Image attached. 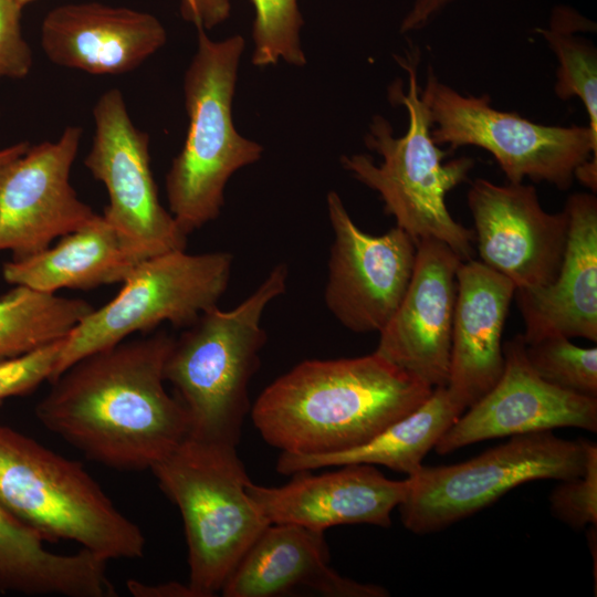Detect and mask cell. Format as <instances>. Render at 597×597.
Here are the masks:
<instances>
[{
    "label": "cell",
    "mask_w": 597,
    "mask_h": 597,
    "mask_svg": "<svg viewBox=\"0 0 597 597\" xmlns=\"http://www.w3.org/2000/svg\"><path fill=\"white\" fill-rule=\"evenodd\" d=\"M480 261L516 289L549 284L556 277L568 234L566 211L551 213L533 185L471 182L467 193Z\"/></svg>",
    "instance_id": "5bb4252c"
},
{
    "label": "cell",
    "mask_w": 597,
    "mask_h": 597,
    "mask_svg": "<svg viewBox=\"0 0 597 597\" xmlns=\"http://www.w3.org/2000/svg\"><path fill=\"white\" fill-rule=\"evenodd\" d=\"M138 263L98 214L84 228L61 237L55 245L27 259L6 262L2 276L13 286L44 293L61 289L87 291L123 283Z\"/></svg>",
    "instance_id": "603a6c76"
},
{
    "label": "cell",
    "mask_w": 597,
    "mask_h": 597,
    "mask_svg": "<svg viewBox=\"0 0 597 597\" xmlns=\"http://www.w3.org/2000/svg\"><path fill=\"white\" fill-rule=\"evenodd\" d=\"M516 286L480 260L457 271L449 376L446 388L465 410L489 392L504 369L502 334Z\"/></svg>",
    "instance_id": "ffe728a7"
},
{
    "label": "cell",
    "mask_w": 597,
    "mask_h": 597,
    "mask_svg": "<svg viewBox=\"0 0 597 597\" xmlns=\"http://www.w3.org/2000/svg\"><path fill=\"white\" fill-rule=\"evenodd\" d=\"M30 144L28 142H19L10 146L0 148V169L3 168L7 164L13 159L21 156L29 148Z\"/></svg>",
    "instance_id": "d590c367"
},
{
    "label": "cell",
    "mask_w": 597,
    "mask_h": 597,
    "mask_svg": "<svg viewBox=\"0 0 597 597\" xmlns=\"http://www.w3.org/2000/svg\"><path fill=\"white\" fill-rule=\"evenodd\" d=\"M172 341L158 331L84 356L50 381L38 420L92 461L150 470L189 434L184 406L165 388Z\"/></svg>",
    "instance_id": "6da1fadb"
},
{
    "label": "cell",
    "mask_w": 597,
    "mask_h": 597,
    "mask_svg": "<svg viewBox=\"0 0 597 597\" xmlns=\"http://www.w3.org/2000/svg\"><path fill=\"white\" fill-rule=\"evenodd\" d=\"M596 24L567 6H556L547 28H537L557 59L555 95L562 101L577 97L588 115V128L597 140V50L577 34L593 31Z\"/></svg>",
    "instance_id": "484cf974"
},
{
    "label": "cell",
    "mask_w": 597,
    "mask_h": 597,
    "mask_svg": "<svg viewBox=\"0 0 597 597\" xmlns=\"http://www.w3.org/2000/svg\"><path fill=\"white\" fill-rule=\"evenodd\" d=\"M460 256L433 239L417 243L406 293L385 328L375 353L432 388L449 376L457 271Z\"/></svg>",
    "instance_id": "2e32d148"
},
{
    "label": "cell",
    "mask_w": 597,
    "mask_h": 597,
    "mask_svg": "<svg viewBox=\"0 0 597 597\" xmlns=\"http://www.w3.org/2000/svg\"><path fill=\"white\" fill-rule=\"evenodd\" d=\"M463 411L451 399L446 386H439L433 388L418 408L392 422L365 444L321 455L281 452L276 471L292 475L301 471L365 463L386 467L409 476L422 468L425 457L434 449Z\"/></svg>",
    "instance_id": "cb8c5ba5"
},
{
    "label": "cell",
    "mask_w": 597,
    "mask_h": 597,
    "mask_svg": "<svg viewBox=\"0 0 597 597\" xmlns=\"http://www.w3.org/2000/svg\"><path fill=\"white\" fill-rule=\"evenodd\" d=\"M333 242L324 301L347 329L381 332L397 311L410 282L417 243L399 227L380 235L363 231L339 195L326 198Z\"/></svg>",
    "instance_id": "7c38bea8"
},
{
    "label": "cell",
    "mask_w": 597,
    "mask_h": 597,
    "mask_svg": "<svg viewBox=\"0 0 597 597\" xmlns=\"http://www.w3.org/2000/svg\"><path fill=\"white\" fill-rule=\"evenodd\" d=\"M285 263L231 310L214 306L174 337L164 376L184 406L189 437L238 446L249 413V384L266 342V306L286 290Z\"/></svg>",
    "instance_id": "277c9868"
},
{
    "label": "cell",
    "mask_w": 597,
    "mask_h": 597,
    "mask_svg": "<svg viewBox=\"0 0 597 597\" xmlns=\"http://www.w3.org/2000/svg\"><path fill=\"white\" fill-rule=\"evenodd\" d=\"M420 96L438 146L451 151L462 146L489 151L507 182L530 179L567 190L576 169L591 157L597 159V140L588 126L543 125L498 109L488 94H462L442 82L431 66Z\"/></svg>",
    "instance_id": "9c48e42d"
},
{
    "label": "cell",
    "mask_w": 597,
    "mask_h": 597,
    "mask_svg": "<svg viewBox=\"0 0 597 597\" xmlns=\"http://www.w3.org/2000/svg\"><path fill=\"white\" fill-rule=\"evenodd\" d=\"M64 338L18 357L0 360V401L23 396L53 379Z\"/></svg>",
    "instance_id": "f546056e"
},
{
    "label": "cell",
    "mask_w": 597,
    "mask_h": 597,
    "mask_svg": "<svg viewBox=\"0 0 597 597\" xmlns=\"http://www.w3.org/2000/svg\"><path fill=\"white\" fill-rule=\"evenodd\" d=\"M0 504L48 541H71L111 559L144 556L140 527L84 467L0 425Z\"/></svg>",
    "instance_id": "8992f818"
},
{
    "label": "cell",
    "mask_w": 597,
    "mask_h": 597,
    "mask_svg": "<svg viewBox=\"0 0 597 597\" xmlns=\"http://www.w3.org/2000/svg\"><path fill=\"white\" fill-rule=\"evenodd\" d=\"M94 306L22 285L0 296V360L66 337Z\"/></svg>",
    "instance_id": "d4e9b609"
},
{
    "label": "cell",
    "mask_w": 597,
    "mask_h": 597,
    "mask_svg": "<svg viewBox=\"0 0 597 597\" xmlns=\"http://www.w3.org/2000/svg\"><path fill=\"white\" fill-rule=\"evenodd\" d=\"M553 515L575 530L597 525V446L589 451L585 471L559 481L549 495Z\"/></svg>",
    "instance_id": "f1b7e54d"
},
{
    "label": "cell",
    "mask_w": 597,
    "mask_h": 597,
    "mask_svg": "<svg viewBox=\"0 0 597 597\" xmlns=\"http://www.w3.org/2000/svg\"><path fill=\"white\" fill-rule=\"evenodd\" d=\"M594 443L540 431L513 436L463 462L422 465L407 476L409 489L398 506L401 522L415 534L436 533L478 513L523 483L578 476L586 469Z\"/></svg>",
    "instance_id": "ba28073f"
},
{
    "label": "cell",
    "mask_w": 597,
    "mask_h": 597,
    "mask_svg": "<svg viewBox=\"0 0 597 597\" xmlns=\"http://www.w3.org/2000/svg\"><path fill=\"white\" fill-rule=\"evenodd\" d=\"M432 390L375 352L308 359L260 394L251 419L262 439L281 452L331 454L365 444Z\"/></svg>",
    "instance_id": "7a4b0ae2"
},
{
    "label": "cell",
    "mask_w": 597,
    "mask_h": 597,
    "mask_svg": "<svg viewBox=\"0 0 597 597\" xmlns=\"http://www.w3.org/2000/svg\"><path fill=\"white\" fill-rule=\"evenodd\" d=\"M126 587L135 597H195L188 584L179 582L147 584L128 579Z\"/></svg>",
    "instance_id": "836d02e7"
},
{
    "label": "cell",
    "mask_w": 597,
    "mask_h": 597,
    "mask_svg": "<svg viewBox=\"0 0 597 597\" xmlns=\"http://www.w3.org/2000/svg\"><path fill=\"white\" fill-rule=\"evenodd\" d=\"M46 541L0 504V593L24 596L115 597L107 561L80 548L49 551Z\"/></svg>",
    "instance_id": "7402d4cb"
},
{
    "label": "cell",
    "mask_w": 597,
    "mask_h": 597,
    "mask_svg": "<svg viewBox=\"0 0 597 597\" xmlns=\"http://www.w3.org/2000/svg\"><path fill=\"white\" fill-rule=\"evenodd\" d=\"M18 0H0V78H23L33 65V54L22 35Z\"/></svg>",
    "instance_id": "4dcf8cb0"
},
{
    "label": "cell",
    "mask_w": 597,
    "mask_h": 597,
    "mask_svg": "<svg viewBox=\"0 0 597 597\" xmlns=\"http://www.w3.org/2000/svg\"><path fill=\"white\" fill-rule=\"evenodd\" d=\"M231 11V0H181L182 18L205 30L214 28L226 21Z\"/></svg>",
    "instance_id": "1f68e13d"
},
{
    "label": "cell",
    "mask_w": 597,
    "mask_h": 597,
    "mask_svg": "<svg viewBox=\"0 0 597 597\" xmlns=\"http://www.w3.org/2000/svg\"><path fill=\"white\" fill-rule=\"evenodd\" d=\"M82 133L67 126L57 140L29 146L0 169V251L12 260L40 253L98 217L70 182Z\"/></svg>",
    "instance_id": "4fadbf2b"
},
{
    "label": "cell",
    "mask_w": 597,
    "mask_h": 597,
    "mask_svg": "<svg viewBox=\"0 0 597 597\" xmlns=\"http://www.w3.org/2000/svg\"><path fill=\"white\" fill-rule=\"evenodd\" d=\"M527 362L548 384L597 398V348L580 347L562 335L525 346Z\"/></svg>",
    "instance_id": "4316f807"
},
{
    "label": "cell",
    "mask_w": 597,
    "mask_h": 597,
    "mask_svg": "<svg viewBox=\"0 0 597 597\" xmlns=\"http://www.w3.org/2000/svg\"><path fill=\"white\" fill-rule=\"evenodd\" d=\"M575 179L595 193L597 189V159L591 157L580 165L575 171Z\"/></svg>",
    "instance_id": "e575fe53"
},
{
    "label": "cell",
    "mask_w": 597,
    "mask_h": 597,
    "mask_svg": "<svg viewBox=\"0 0 597 597\" xmlns=\"http://www.w3.org/2000/svg\"><path fill=\"white\" fill-rule=\"evenodd\" d=\"M564 210L568 234L556 277L544 286L515 290L526 345L554 335L597 342V198L573 193Z\"/></svg>",
    "instance_id": "d6986e66"
},
{
    "label": "cell",
    "mask_w": 597,
    "mask_h": 597,
    "mask_svg": "<svg viewBox=\"0 0 597 597\" xmlns=\"http://www.w3.org/2000/svg\"><path fill=\"white\" fill-rule=\"evenodd\" d=\"M253 20L252 64L264 67L280 60L304 66L306 57L301 45L303 18L297 0H251Z\"/></svg>",
    "instance_id": "83f0119b"
},
{
    "label": "cell",
    "mask_w": 597,
    "mask_h": 597,
    "mask_svg": "<svg viewBox=\"0 0 597 597\" xmlns=\"http://www.w3.org/2000/svg\"><path fill=\"white\" fill-rule=\"evenodd\" d=\"M18 1L20 2V4H21L22 7H24L25 4H28V3H30V2H32V1H34V0H18Z\"/></svg>",
    "instance_id": "8d00e7d4"
},
{
    "label": "cell",
    "mask_w": 597,
    "mask_h": 597,
    "mask_svg": "<svg viewBox=\"0 0 597 597\" xmlns=\"http://www.w3.org/2000/svg\"><path fill=\"white\" fill-rule=\"evenodd\" d=\"M324 532L271 523L255 538L224 583V597H274L307 590L326 597H386L375 584L342 576L329 566Z\"/></svg>",
    "instance_id": "44dd1931"
},
{
    "label": "cell",
    "mask_w": 597,
    "mask_h": 597,
    "mask_svg": "<svg viewBox=\"0 0 597 597\" xmlns=\"http://www.w3.org/2000/svg\"><path fill=\"white\" fill-rule=\"evenodd\" d=\"M150 471L182 519L188 586L195 597L216 596L270 524L247 491L237 446L188 436Z\"/></svg>",
    "instance_id": "52a82bcc"
},
{
    "label": "cell",
    "mask_w": 597,
    "mask_h": 597,
    "mask_svg": "<svg viewBox=\"0 0 597 597\" xmlns=\"http://www.w3.org/2000/svg\"><path fill=\"white\" fill-rule=\"evenodd\" d=\"M93 118L95 130L84 165L106 188L105 221L138 262L186 250L188 235L159 201L149 136L133 123L118 88L101 94Z\"/></svg>",
    "instance_id": "8fae6325"
},
{
    "label": "cell",
    "mask_w": 597,
    "mask_h": 597,
    "mask_svg": "<svg viewBox=\"0 0 597 597\" xmlns=\"http://www.w3.org/2000/svg\"><path fill=\"white\" fill-rule=\"evenodd\" d=\"M453 1L455 0H413L400 23L399 31L408 33L423 29Z\"/></svg>",
    "instance_id": "d6a6232c"
},
{
    "label": "cell",
    "mask_w": 597,
    "mask_h": 597,
    "mask_svg": "<svg viewBox=\"0 0 597 597\" xmlns=\"http://www.w3.org/2000/svg\"><path fill=\"white\" fill-rule=\"evenodd\" d=\"M196 28L197 51L184 76L187 136L166 175L169 212L186 235L220 216L230 177L256 163L263 151L241 136L232 121L244 39L237 34L214 41Z\"/></svg>",
    "instance_id": "5b68a950"
},
{
    "label": "cell",
    "mask_w": 597,
    "mask_h": 597,
    "mask_svg": "<svg viewBox=\"0 0 597 597\" xmlns=\"http://www.w3.org/2000/svg\"><path fill=\"white\" fill-rule=\"evenodd\" d=\"M525 346L522 334L503 343L504 369L500 379L453 422L434 451L448 454L483 440L556 428L597 431V398L542 379L527 362Z\"/></svg>",
    "instance_id": "9a60e30c"
},
{
    "label": "cell",
    "mask_w": 597,
    "mask_h": 597,
    "mask_svg": "<svg viewBox=\"0 0 597 597\" xmlns=\"http://www.w3.org/2000/svg\"><path fill=\"white\" fill-rule=\"evenodd\" d=\"M232 264L229 252L191 254L186 250L139 262L117 295L94 307L65 337L53 379L84 356L135 333H150L164 322L178 328L190 326L202 313L218 306L228 289Z\"/></svg>",
    "instance_id": "30bf717a"
},
{
    "label": "cell",
    "mask_w": 597,
    "mask_h": 597,
    "mask_svg": "<svg viewBox=\"0 0 597 597\" xmlns=\"http://www.w3.org/2000/svg\"><path fill=\"white\" fill-rule=\"evenodd\" d=\"M397 62L408 75V87L397 78L388 87V100L405 107L408 128L396 137L390 123L375 115L365 135L367 148L383 158L379 165L366 154L344 155L342 166L357 181L378 192L384 210L416 243L433 239L450 247L462 261L473 259L474 231L453 219L446 203L449 191L468 180L474 159L462 156L447 163L451 150H442L431 136V119L420 96V52L411 48Z\"/></svg>",
    "instance_id": "3957f363"
},
{
    "label": "cell",
    "mask_w": 597,
    "mask_h": 597,
    "mask_svg": "<svg viewBox=\"0 0 597 597\" xmlns=\"http://www.w3.org/2000/svg\"><path fill=\"white\" fill-rule=\"evenodd\" d=\"M321 474L301 471L277 486L247 484L268 522L291 523L324 532L333 526L369 524L388 527L405 500L409 479L390 480L373 464L349 463Z\"/></svg>",
    "instance_id": "e0dca14e"
},
{
    "label": "cell",
    "mask_w": 597,
    "mask_h": 597,
    "mask_svg": "<svg viewBox=\"0 0 597 597\" xmlns=\"http://www.w3.org/2000/svg\"><path fill=\"white\" fill-rule=\"evenodd\" d=\"M166 41L155 15L100 2L59 6L41 25V46L52 63L94 75L130 72Z\"/></svg>",
    "instance_id": "ac0fdd59"
}]
</instances>
